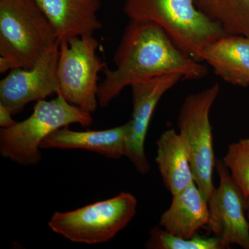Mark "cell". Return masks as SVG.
Segmentation results:
<instances>
[{"instance_id":"obj_5","label":"cell","mask_w":249,"mask_h":249,"mask_svg":"<svg viewBox=\"0 0 249 249\" xmlns=\"http://www.w3.org/2000/svg\"><path fill=\"white\" fill-rule=\"evenodd\" d=\"M137 200L121 193L69 212L55 213L48 223L52 231L76 243L96 245L109 242L132 221Z\"/></svg>"},{"instance_id":"obj_13","label":"cell","mask_w":249,"mask_h":249,"mask_svg":"<svg viewBox=\"0 0 249 249\" xmlns=\"http://www.w3.org/2000/svg\"><path fill=\"white\" fill-rule=\"evenodd\" d=\"M202 62L213 68L217 76L229 84L249 85V38L224 35L205 47Z\"/></svg>"},{"instance_id":"obj_7","label":"cell","mask_w":249,"mask_h":249,"mask_svg":"<svg viewBox=\"0 0 249 249\" xmlns=\"http://www.w3.org/2000/svg\"><path fill=\"white\" fill-rule=\"evenodd\" d=\"M220 87L215 83L185 98L178 117L179 134L188 147L195 182L209 199L214 188L213 172L215 166L210 111Z\"/></svg>"},{"instance_id":"obj_4","label":"cell","mask_w":249,"mask_h":249,"mask_svg":"<svg viewBox=\"0 0 249 249\" xmlns=\"http://www.w3.org/2000/svg\"><path fill=\"white\" fill-rule=\"evenodd\" d=\"M91 114L67 102L60 95L51 101L36 102L32 114L13 127L0 130V154L15 163L37 164L41 160V144L57 129L78 124L91 125Z\"/></svg>"},{"instance_id":"obj_20","label":"cell","mask_w":249,"mask_h":249,"mask_svg":"<svg viewBox=\"0 0 249 249\" xmlns=\"http://www.w3.org/2000/svg\"><path fill=\"white\" fill-rule=\"evenodd\" d=\"M246 204V213H247V219H248L249 223V197L246 198L245 200Z\"/></svg>"},{"instance_id":"obj_9","label":"cell","mask_w":249,"mask_h":249,"mask_svg":"<svg viewBox=\"0 0 249 249\" xmlns=\"http://www.w3.org/2000/svg\"><path fill=\"white\" fill-rule=\"evenodd\" d=\"M60 42L31 68H16L0 82V103L18 114L29 103L58 95V63Z\"/></svg>"},{"instance_id":"obj_10","label":"cell","mask_w":249,"mask_h":249,"mask_svg":"<svg viewBox=\"0 0 249 249\" xmlns=\"http://www.w3.org/2000/svg\"><path fill=\"white\" fill-rule=\"evenodd\" d=\"M181 79H183L182 75L173 73L139 80L130 86L133 96V111L129 121L125 157L142 175H145L150 169L144 143L154 111L164 93Z\"/></svg>"},{"instance_id":"obj_15","label":"cell","mask_w":249,"mask_h":249,"mask_svg":"<svg viewBox=\"0 0 249 249\" xmlns=\"http://www.w3.org/2000/svg\"><path fill=\"white\" fill-rule=\"evenodd\" d=\"M157 146L156 163L167 189L175 196L195 181L188 147L174 129L162 133Z\"/></svg>"},{"instance_id":"obj_16","label":"cell","mask_w":249,"mask_h":249,"mask_svg":"<svg viewBox=\"0 0 249 249\" xmlns=\"http://www.w3.org/2000/svg\"><path fill=\"white\" fill-rule=\"evenodd\" d=\"M196 4L227 35L249 38V0H196Z\"/></svg>"},{"instance_id":"obj_12","label":"cell","mask_w":249,"mask_h":249,"mask_svg":"<svg viewBox=\"0 0 249 249\" xmlns=\"http://www.w3.org/2000/svg\"><path fill=\"white\" fill-rule=\"evenodd\" d=\"M129 134V121L122 125L104 130L78 132L67 127H62L42 142L41 149H82L117 160L125 156Z\"/></svg>"},{"instance_id":"obj_1","label":"cell","mask_w":249,"mask_h":249,"mask_svg":"<svg viewBox=\"0 0 249 249\" xmlns=\"http://www.w3.org/2000/svg\"><path fill=\"white\" fill-rule=\"evenodd\" d=\"M114 70H103L98 91V105L107 107L121 91L135 82L179 73L183 79L199 80L208 70L183 53L158 24L131 21L114 55Z\"/></svg>"},{"instance_id":"obj_17","label":"cell","mask_w":249,"mask_h":249,"mask_svg":"<svg viewBox=\"0 0 249 249\" xmlns=\"http://www.w3.org/2000/svg\"><path fill=\"white\" fill-rule=\"evenodd\" d=\"M145 247L150 249H224L217 237H202L196 235L190 239L175 236L161 227L152 228Z\"/></svg>"},{"instance_id":"obj_19","label":"cell","mask_w":249,"mask_h":249,"mask_svg":"<svg viewBox=\"0 0 249 249\" xmlns=\"http://www.w3.org/2000/svg\"><path fill=\"white\" fill-rule=\"evenodd\" d=\"M12 112L4 105L0 103V126L2 128H9L17 124L12 118Z\"/></svg>"},{"instance_id":"obj_3","label":"cell","mask_w":249,"mask_h":249,"mask_svg":"<svg viewBox=\"0 0 249 249\" xmlns=\"http://www.w3.org/2000/svg\"><path fill=\"white\" fill-rule=\"evenodd\" d=\"M124 12L131 21L158 24L180 50L199 62L205 47L227 35L198 9L196 0H125Z\"/></svg>"},{"instance_id":"obj_11","label":"cell","mask_w":249,"mask_h":249,"mask_svg":"<svg viewBox=\"0 0 249 249\" xmlns=\"http://www.w3.org/2000/svg\"><path fill=\"white\" fill-rule=\"evenodd\" d=\"M48 18L59 42L93 36L102 27L100 0H36Z\"/></svg>"},{"instance_id":"obj_6","label":"cell","mask_w":249,"mask_h":249,"mask_svg":"<svg viewBox=\"0 0 249 249\" xmlns=\"http://www.w3.org/2000/svg\"><path fill=\"white\" fill-rule=\"evenodd\" d=\"M98 47L93 36L73 37L60 44L58 95L90 114L98 104V73L107 67L98 55Z\"/></svg>"},{"instance_id":"obj_8","label":"cell","mask_w":249,"mask_h":249,"mask_svg":"<svg viewBox=\"0 0 249 249\" xmlns=\"http://www.w3.org/2000/svg\"><path fill=\"white\" fill-rule=\"evenodd\" d=\"M216 168L219 183L208 199L207 226L226 249L230 248L231 245H237L249 249V223L245 196L222 160H217Z\"/></svg>"},{"instance_id":"obj_18","label":"cell","mask_w":249,"mask_h":249,"mask_svg":"<svg viewBox=\"0 0 249 249\" xmlns=\"http://www.w3.org/2000/svg\"><path fill=\"white\" fill-rule=\"evenodd\" d=\"M246 198L249 196V138L231 144L222 160Z\"/></svg>"},{"instance_id":"obj_14","label":"cell","mask_w":249,"mask_h":249,"mask_svg":"<svg viewBox=\"0 0 249 249\" xmlns=\"http://www.w3.org/2000/svg\"><path fill=\"white\" fill-rule=\"evenodd\" d=\"M209 219L207 198L194 181L173 196L169 209L160 216V226L174 235L190 239Z\"/></svg>"},{"instance_id":"obj_2","label":"cell","mask_w":249,"mask_h":249,"mask_svg":"<svg viewBox=\"0 0 249 249\" xmlns=\"http://www.w3.org/2000/svg\"><path fill=\"white\" fill-rule=\"evenodd\" d=\"M59 42L36 0H0V73L31 68Z\"/></svg>"}]
</instances>
